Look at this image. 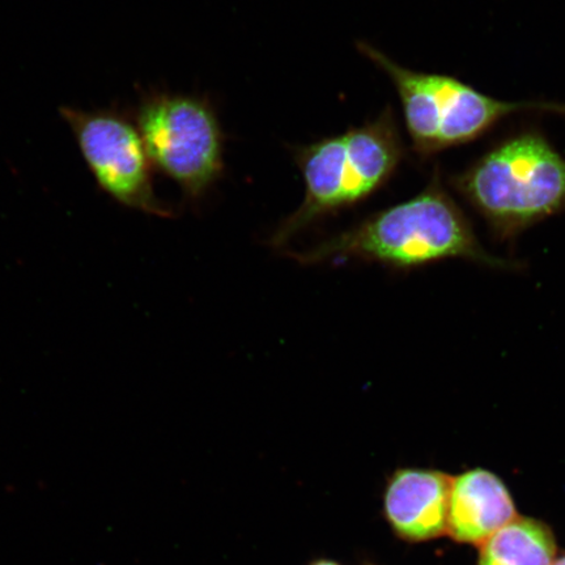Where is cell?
<instances>
[{
  "mask_svg": "<svg viewBox=\"0 0 565 565\" xmlns=\"http://www.w3.org/2000/svg\"><path fill=\"white\" fill-rule=\"evenodd\" d=\"M302 265L379 264L412 270L445 259H468L493 268H514L480 245L468 216L443 186L439 171L412 200L377 212L355 227L324 239L312 249L292 253Z\"/></svg>",
  "mask_w": 565,
  "mask_h": 565,
  "instance_id": "1",
  "label": "cell"
},
{
  "mask_svg": "<svg viewBox=\"0 0 565 565\" xmlns=\"http://www.w3.org/2000/svg\"><path fill=\"white\" fill-rule=\"evenodd\" d=\"M449 182L501 239L565 211V159L535 130L500 141Z\"/></svg>",
  "mask_w": 565,
  "mask_h": 565,
  "instance_id": "2",
  "label": "cell"
},
{
  "mask_svg": "<svg viewBox=\"0 0 565 565\" xmlns=\"http://www.w3.org/2000/svg\"><path fill=\"white\" fill-rule=\"evenodd\" d=\"M404 157L405 145L392 108L342 136L299 148L295 159L306 182V196L280 224L271 244L282 246L318 218L365 201L391 180Z\"/></svg>",
  "mask_w": 565,
  "mask_h": 565,
  "instance_id": "3",
  "label": "cell"
},
{
  "mask_svg": "<svg viewBox=\"0 0 565 565\" xmlns=\"http://www.w3.org/2000/svg\"><path fill=\"white\" fill-rule=\"evenodd\" d=\"M358 47L397 88L408 136L414 151L422 158L469 143L514 113L540 110L565 115L563 104L499 100L457 77L402 67L365 42H360Z\"/></svg>",
  "mask_w": 565,
  "mask_h": 565,
  "instance_id": "4",
  "label": "cell"
},
{
  "mask_svg": "<svg viewBox=\"0 0 565 565\" xmlns=\"http://www.w3.org/2000/svg\"><path fill=\"white\" fill-rule=\"evenodd\" d=\"M137 127L152 166L201 196L223 171V134L210 105L200 98L157 94L141 100Z\"/></svg>",
  "mask_w": 565,
  "mask_h": 565,
  "instance_id": "5",
  "label": "cell"
},
{
  "mask_svg": "<svg viewBox=\"0 0 565 565\" xmlns=\"http://www.w3.org/2000/svg\"><path fill=\"white\" fill-rule=\"evenodd\" d=\"M98 188L125 207L161 217L172 210L153 192L152 162L138 127L116 110L61 108Z\"/></svg>",
  "mask_w": 565,
  "mask_h": 565,
  "instance_id": "6",
  "label": "cell"
},
{
  "mask_svg": "<svg viewBox=\"0 0 565 565\" xmlns=\"http://www.w3.org/2000/svg\"><path fill=\"white\" fill-rule=\"evenodd\" d=\"M454 477L433 469L404 468L388 477L384 515L398 539L420 543L448 534Z\"/></svg>",
  "mask_w": 565,
  "mask_h": 565,
  "instance_id": "7",
  "label": "cell"
},
{
  "mask_svg": "<svg viewBox=\"0 0 565 565\" xmlns=\"http://www.w3.org/2000/svg\"><path fill=\"white\" fill-rule=\"evenodd\" d=\"M515 518L512 494L494 472L478 468L454 477L448 534L456 542L482 546Z\"/></svg>",
  "mask_w": 565,
  "mask_h": 565,
  "instance_id": "8",
  "label": "cell"
},
{
  "mask_svg": "<svg viewBox=\"0 0 565 565\" xmlns=\"http://www.w3.org/2000/svg\"><path fill=\"white\" fill-rule=\"evenodd\" d=\"M478 565H554L557 546L545 522L515 518L479 546Z\"/></svg>",
  "mask_w": 565,
  "mask_h": 565,
  "instance_id": "9",
  "label": "cell"
},
{
  "mask_svg": "<svg viewBox=\"0 0 565 565\" xmlns=\"http://www.w3.org/2000/svg\"><path fill=\"white\" fill-rule=\"evenodd\" d=\"M308 565H341L338 562L330 561V559H317Z\"/></svg>",
  "mask_w": 565,
  "mask_h": 565,
  "instance_id": "10",
  "label": "cell"
},
{
  "mask_svg": "<svg viewBox=\"0 0 565 565\" xmlns=\"http://www.w3.org/2000/svg\"><path fill=\"white\" fill-rule=\"evenodd\" d=\"M554 565H565V556L561 557V559H557Z\"/></svg>",
  "mask_w": 565,
  "mask_h": 565,
  "instance_id": "11",
  "label": "cell"
},
{
  "mask_svg": "<svg viewBox=\"0 0 565 565\" xmlns=\"http://www.w3.org/2000/svg\"><path fill=\"white\" fill-rule=\"evenodd\" d=\"M364 565H374V564H364Z\"/></svg>",
  "mask_w": 565,
  "mask_h": 565,
  "instance_id": "12",
  "label": "cell"
}]
</instances>
